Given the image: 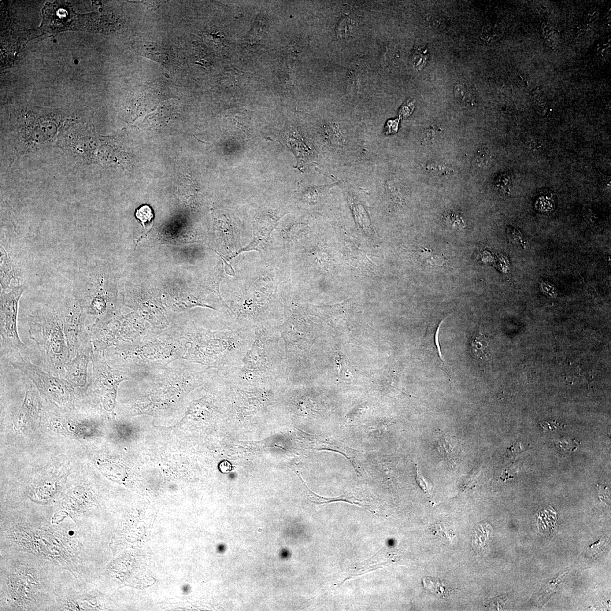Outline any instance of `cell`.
<instances>
[{
    "label": "cell",
    "mask_w": 611,
    "mask_h": 611,
    "mask_svg": "<svg viewBox=\"0 0 611 611\" xmlns=\"http://www.w3.org/2000/svg\"><path fill=\"white\" fill-rule=\"evenodd\" d=\"M254 334L242 365L227 377L235 384L248 386L281 384L286 378L287 359L277 326H258Z\"/></svg>",
    "instance_id": "obj_1"
},
{
    "label": "cell",
    "mask_w": 611,
    "mask_h": 611,
    "mask_svg": "<svg viewBox=\"0 0 611 611\" xmlns=\"http://www.w3.org/2000/svg\"><path fill=\"white\" fill-rule=\"evenodd\" d=\"M29 338L38 346L49 373L65 377L70 352L56 303L37 308L29 316Z\"/></svg>",
    "instance_id": "obj_2"
},
{
    "label": "cell",
    "mask_w": 611,
    "mask_h": 611,
    "mask_svg": "<svg viewBox=\"0 0 611 611\" xmlns=\"http://www.w3.org/2000/svg\"><path fill=\"white\" fill-rule=\"evenodd\" d=\"M63 328L70 352V360L76 355L93 353L91 335L86 313L73 295L59 301Z\"/></svg>",
    "instance_id": "obj_3"
},
{
    "label": "cell",
    "mask_w": 611,
    "mask_h": 611,
    "mask_svg": "<svg viewBox=\"0 0 611 611\" xmlns=\"http://www.w3.org/2000/svg\"><path fill=\"white\" fill-rule=\"evenodd\" d=\"M26 288L24 285H18L8 292L2 291L0 299L1 346L9 352L19 355L27 349L20 338L17 328L18 305Z\"/></svg>",
    "instance_id": "obj_4"
},
{
    "label": "cell",
    "mask_w": 611,
    "mask_h": 611,
    "mask_svg": "<svg viewBox=\"0 0 611 611\" xmlns=\"http://www.w3.org/2000/svg\"><path fill=\"white\" fill-rule=\"evenodd\" d=\"M10 364L31 379L48 398L62 405H67L72 401L73 389L67 380L43 372L24 357L13 360Z\"/></svg>",
    "instance_id": "obj_5"
},
{
    "label": "cell",
    "mask_w": 611,
    "mask_h": 611,
    "mask_svg": "<svg viewBox=\"0 0 611 611\" xmlns=\"http://www.w3.org/2000/svg\"><path fill=\"white\" fill-rule=\"evenodd\" d=\"M93 353H85L76 355L65 365V378L72 386L83 387L88 379V364L92 360Z\"/></svg>",
    "instance_id": "obj_6"
},
{
    "label": "cell",
    "mask_w": 611,
    "mask_h": 611,
    "mask_svg": "<svg viewBox=\"0 0 611 611\" xmlns=\"http://www.w3.org/2000/svg\"><path fill=\"white\" fill-rule=\"evenodd\" d=\"M470 353L477 364L484 369L490 364V352L488 341L482 331L477 330L470 342Z\"/></svg>",
    "instance_id": "obj_7"
},
{
    "label": "cell",
    "mask_w": 611,
    "mask_h": 611,
    "mask_svg": "<svg viewBox=\"0 0 611 611\" xmlns=\"http://www.w3.org/2000/svg\"><path fill=\"white\" fill-rule=\"evenodd\" d=\"M277 220L270 216H265L259 218L254 224V240L246 249H254L262 247L267 241L273 229L276 225Z\"/></svg>",
    "instance_id": "obj_8"
},
{
    "label": "cell",
    "mask_w": 611,
    "mask_h": 611,
    "mask_svg": "<svg viewBox=\"0 0 611 611\" xmlns=\"http://www.w3.org/2000/svg\"><path fill=\"white\" fill-rule=\"evenodd\" d=\"M1 285L3 291L10 287L13 280H19V268L4 247L1 244Z\"/></svg>",
    "instance_id": "obj_9"
},
{
    "label": "cell",
    "mask_w": 611,
    "mask_h": 611,
    "mask_svg": "<svg viewBox=\"0 0 611 611\" xmlns=\"http://www.w3.org/2000/svg\"><path fill=\"white\" fill-rule=\"evenodd\" d=\"M287 134V142L290 144L291 149L296 157L298 158L299 161L302 160L303 163H304L305 160H309L313 157V150L307 145L302 135L297 131H289Z\"/></svg>",
    "instance_id": "obj_10"
},
{
    "label": "cell",
    "mask_w": 611,
    "mask_h": 611,
    "mask_svg": "<svg viewBox=\"0 0 611 611\" xmlns=\"http://www.w3.org/2000/svg\"><path fill=\"white\" fill-rule=\"evenodd\" d=\"M454 95L459 102L464 105L473 106L476 98L472 90L464 84H457L454 87Z\"/></svg>",
    "instance_id": "obj_11"
},
{
    "label": "cell",
    "mask_w": 611,
    "mask_h": 611,
    "mask_svg": "<svg viewBox=\"0 0 611 611\" xmlns=\"http://www.w3.org/2000/svg\"><path fill=\"white\" fill-rule=\"evenodd\" d=\"M323 130V134L325 138L331 143L336 146H340L341 144H343L344 138L343 135L335 125L329 124L325 126Z\"/></svg>",
    "instance_id": "obj_12"
},
{
    "label": "cell",
    "mask_w": 611,
    "mask_h": 611,
    "mask_svg": "<svg viewBox=\"0 0 611 611\" xmlns=\"http://www.w3.org/2000/svg\"><path fill=\"white\" fill-rule=\"evenodd\" d=\"M537 210L543 213H549L554 209V194L549 192L540 195L535 203Z\"/></svg>",
    "instance_id": "obj_13"
},
{
    "label": "cell",
    "mask_w": 611,
    "mask_h": 611,
    "mask_svg": "<svg viewBox=\"0 0 611 611\" xmlns=\"http://www.w3.org/2000/svg\"><path fill=\"white\" fill-rule=\"evenodd\" d=\"M425 169L427 172L436 176L450 175L452 172V169L447 165L436 162L429 163Z\"/></svg>",
    "instance_id": "obj_14"
},
{
    "label": "cell",
    "mask_w": 611,
    "mask_h": 611,
    "mask_svg": "<svg viewBox=\"0 0 611 611\" xmlns=\"http://www.w3.org/2000/svg\"><path fill=\"white\" fill-rule=\"evenodd\" d=\"M135 215L144 228H145V224L151 221L154 217L153 211L148 205L140 207L136 210Z\"/></svg>",
    "instance_id": "obj_15"
},
{
    "label": "cell",
    "mask_w": 611,
    "mask_h": 611,
    "mask_svg": "<svg viewBox=\"0 0 611 611\" xmlns=\"http://www.w3.org/2000/svg\"><path fill=\"white\" fill-rule=\"evenodd\" d=\"M543 34L547 42L550 44V46L554 47L557 45L558 41V34L553 28L546 25L543 29Z\"/></svg>",
    "instance_id": "obj_16"
},
{
    "label": "cell",
    "mask_w": 611,
    "mask_h": 611,
    "mask_svg": "<svg viewBox=\"0 0 611 611\" xmlns=\"http://www.w3.org/2000/svg\"><path fill=\"white\" fill-rule=\"evenodd\" d=\"M416 481L418 486L420 487L422 490L428 496H431L433 493L432 484L428 482V481L424 478V477L421 476L419 473V470L417 468V476Z\"/></svg>",
    "instance_id": "obj_17"
},
{
    "label": "cell",
    "mask_w": 611,
    "mask_h": 611,
    "mask_svg": "<svg viewBox=\"0 0 611 611\" xmlns=\"http://www.w3.org/2000/svg\"><path fill=\"white\" fill-rule=\"evenodd\" d=\"M444 223L449 227L453 229H462L465 227L464 221L462 218L454 214H449L444 218Z\"/></svg>",
    "instance_id": "obj_18"
},
{
    "label": "cell",
    "mask_w": 611,
    "mask_h": 611,
    "mask_svg": "<svg viewBox=\"0 0 611 611\" xmlns=\"http://www.w3.org/2000/svg\"><path fill=\"white\" fill-rule=\"evenodd\" d=\"M441 130L438 128H430L426 130L422 136V141L426 144L434 142L441 134Z\"/></svg>",
    "instance_id": "obj_19"
},
{
    "label": "cell",
    "mask_w": 611,
    "mask_h": 611,
    "mask_svg": "<svg viewBox=\"0 0 611 611\" xmlns=\"http://www.w3.org/2000/svg\"><path fill=\"white\" fill-rule=\"evenodd\" d=\"M491 162V157L488 152L481 150L478 153L476 158V164L481 168H486Z\"/></svg>",
    "instance_id": "obj_20"
},
{
    "label": "cell",
    "mask_w": 611,
    "mask_h": 611,
    "mask_svg": "<svg viewBox=\"0 0 611 611\" xmlns=\"http://www.w3.org/2000/svg\"><path fill=\"white\" fill-rule=\"evenodd\" d=\"M506 234L510 242L516 244H524L523 236L517 229L509 227L507 229Z\"/></svg>",
    "instance_id": "obj_21"
},
{
    "label": "cell",
    "mask_w": 611,
    "mask_h": 611,
    "mask_svg": "<svg viewBox=\"0 0 611 611\" xmlns=\"http://www.w3.org/2000/svg\"><path fill=\"white\" fill-rule=\"evenodd\" d=\"M413 109L414 103L413 102H409V103L405 104V105L402 107L400 112H399V114H400L401 117L403 118H406L409 116L411 113H412Z\"/></svg>",
    "instance_id": "obj_22"
},
{
    "label": "cell",
    "mask_w": 611,
    "mask_h": 611,
    "mask_svg": "<svg viewBox=\"0 0 611 611\" xmlns=\"http://www.w3.org/2000/svg\"><path fill=\"white\" fill-rule=\"evenodd\" d=\"M497 181L496 186L501 188L503 190L507 189V187L509 186V178L505 176H500Z\"/></svg>",
    "instance_id": "obj_23"
},
{
    "label": "cell",
    "mask_w": 611,
    "mask_h": 611,
    "mask_svg": "<svg viewBox=\"0 0 611 611\" xmlns=\"http://www.w3.org/2000/svg\"><path fill=\"white\" fill-rule=\"evenodd\" d=\"M398 120L389 121L387 124V133L388 134H393L398 131Z\"/></svg>",
    "instance_id": "obj_24"
},
{
    "label": "cell",
    "mask_w": 611,
    "mask_h": 611,
    "mask_svg": "<svg viewBox=\"0 0 611 611\" xmlns=\"http://www.w3.org/2000/svg\"><path fill=\"white\" fill-rule=\"evenodd\" d=\"M542 427L545 429H550V430H554V429L560 427V424L557 422H544L541 425Z\"/></svg>",
    "instance_id": "obj_25"
}]
</instances>
